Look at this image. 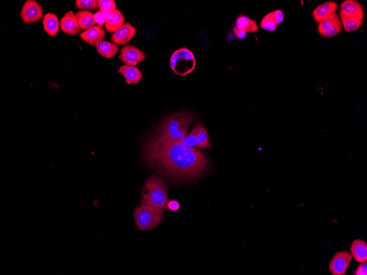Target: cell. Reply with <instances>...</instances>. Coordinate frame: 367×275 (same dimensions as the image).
Wrapping results in <instances>:
<instances>
[{
  "mask_svg": "<svg viewBox=\"0 0 367 275\" xmlns=\"http://www.w3.org/2000/svg\"><path fill=\"white\" fill-rule=\"evenodd\" d=\"M351 253L353 258L359 263L367 261V245L361 239L355 240L350 247Z\"/></svg>",
  "mask_w": 367,
  "mask_h": 275,
  "instance_id": "obj_15",
  "label": "cell"
},
{
  "mask_svg": "<svg viewBox=\"0 0 367 275\" xmlns=\"http://www.w3.org/2000/svg\"><path fill=\"white\" fill-rule=\"evenodd\" d=\"M137 33V30L132 25L124 24L111 36V40L116 45H125L130 42Z\"/></svg>",
  "mask_w": 367,
  "mask_h": 275,
  "instance_id": "obj_10",
  "label": "cell"
},
{
  "mask_svg": "<svg viewBox=\"0 0 367 275\" xmlns=\"http://www.w3.org/2000/svg\"><path fill=\"white\" fill-rule=\"evenodd\" d=\"M194 116L188 112H180L173 114L165 119L156 130L154 136L151 138H157L173 133L185 126L193 123Z\"/></svg>",
  "mask_w": 367,
  "mask_h": 275,
  "instance_id": "obj_5",
  "label": "cell"
},
{
  "mask_svg": "<svg viewBox=\"0 0 367 275\" xmlns=\"http://www.w3.org/2000/svg\"><path fill=\"white\" fill-rule=\"evenodd\" d=\"M106 36L104 29L100 25L94 26L79 35L80 38L89 45L96 46Z\"/></svg>",
  "mask_w": 367,
  "mask_h": 275,
  "instance_id": "obj_13",
  "label": "cell"
},
{
  "mask_svg": "<svg viewBox=\"0 0 367 275\" xmlns=\"http://www.w3.org/2000/svg\"><path fill=\"white\" fill-rule=\"evenodd\" d=\"M340 13V12H339ZM340 21L346 32H353L358 30L363 25V20H360L345 16L340 13Z\"/></svg>",
  "mask_w": 367,
  "mask_h": 275,
  "instance_id": "obj_22",
  "label": "cell"
},
{
  "mask_svg": "<svg viewBox=\"0 0 367 275\" xmlns=\"http://www.w3.org/2000/svg\"><path fill=\"white\" fill-rule=\"evenodd\" d=\"M273 16L274 20L278 25L283 23L284 19V15L281 10H276L273 12Z\"/></svg>",
  "mask_w": 367,
  "mask_h": 275,
  "instance_id": "obj_31",
  "label": "cell"
},
{
  "mask_svg": "<svg viewBox=\"0 0 367 275\" xmlns=\"http://www.w3.org/2000/svg\"><path fill=\"white\" fill-rule=\"evenodd\" d=\"M191 124H185V126L175 132L155 138H151V141L161 142H174L179 141L187 137L188 135V129Z\"/></svg>",
  "mask_w": 367,
  "mask_h": 275,
  "instance_id": "obj_17",
  "label": "cell"
},
{
  "mask_svg": "<svg viewBox=\"0 0 367 275\" xmlns=\"http://www.w3.org/2000/svg\"><path fill=\"white\" fill-rule=\"evenodd\" d=\"M99 4L100 11L108 17L116 10V3L113 0H99Z\"/></svg>",
  "mask_w": 367,
  "mask_h": 275,
  "instance_id": "obj_27",
  "label": "cell"
},
{
  "mask_svg": "<svg viewBox=\"0 0 367 275\" xmlns=\"http://www.w3.org/2000/svg\"><path fill=\"white\" fill-rule=\"evenodd\" d=\"M125 18L123 14L116 9V11L108 17L105 24L107 32L114 33L125 24Z\"/></svg>",
  "mask_w": 367,
  "mask_h": 275,
  "instance_id": "obj_16",
  "label": "cell"
},
{
  "mask_svg": "<svg viewBox=\"0 0 367 275\" xmlns=\"http://www.w3.org/2000/svg\"><path fill=\"white\" fill-rule=\"evenodd\" d=\"M118 72L125 77L128 84H137L142 80L143 77L142 71L135 66H122L118 70Z\"/></svg>",
  "mask_w": 367,
  "mask_h": 275,
  "instance_id": "obj_14",
  "label": "cell"
},
{
  "mask_svg": "<svg viewBox=\"0 0 367 275\" xmlns=\"http://www.w3.org/2000/svg\"><path fill=\"white\" fill-rule=\"evenodd\" d=\"M163 211L142 204L136 207L134 219L139 230L147 231L154 229L162 222Z\"/></svg>",
  "mask_w": 367,
  "mask_h": 275,
  "instance_id": "obj_3",
  "label": "cell"
},
{
  "mask_svg": "<svg viewBox=\"0 0 367 275\" xmlns=\"http://www.w3.org/2000/svg\"><path fill=\"white\" fill-rule=\"evenodd\" d=\"M147 163L168 177L179 180L197 178L208 167V160L200 150L177 142L149 141L144 150Z\"/></svg>",
  "mask_w": 367,
  "mask_h": 275,
  "instance_id": "obj_1",
  "label": "cell"
},
{
  "mask_svg": "<svg viewBox=\"0 0 367 275\" xmlns=\"http://www.w3.org/2000/svg\"><path fill=\"white\" fill-rule=\"evenodd\" d=\"M44 30L52 37L58 35L60 28L58 17L54 13H49L45 15L43 19Z\"/></svg>",
  "mask_w": 367,
  "mask_h": 275,
  "instance_id": "obj_18",
  "label": "cell"
},
{
  "mask_svg": "<svg viewBox=\"0 0 367 275\" xmlns=\"http://www.w3.org/2000/svg\"><path fill=\"white\" fill-rule=\"evenodd\" d=\"M278 25L274 20L273 12L268 13L262 18L260 23V27L262 29L274 32L277 29Z\"/></svg>",
  "mask_w": 367,
  "mask_h": 275,
  "instance_id": "obj_26",
  "label": "cell"
},
{
  "mask_svg": "<svg viewBox=\"0 0 367 275\" xmlns=\"http://www.w3.org/2000/svg\"><path fill=\"white\" fill-rule=\"evenodd\" d=\"M355 275H367V262L360 265L357 271L354 273Z\"/></svg>",
  "mask_w": 367,
  "mask_h": 275,
  "instance_id": "obj_32",
  "label": "cell"
},
{
  "mask_svg": "<svg viewBox=\"0 0 367 275\" xmlns=\"http://www.w3.org/2000/svg\"><path fill=\"white\" fill-rule=\"evenodd\" d=\"M198 125L196 126L192 131L184 138L174 142H177L189 148H194L199 147V139L198 138Z\"/></svg>",
  "mask_w": 367,
  "mask_h": 275,
  "instance_id": "obj_23",
  "label": "cell"
},
{
  "mask_svg": "<svg viewBox=\"0 0 367 275\" xmlns=\"http://www.w3.org/2000/svg\"><path fill=\"white\" fill-rule=\"evenodd\" d=\"M168 202L166 184L158 176L152 175L143 186L142 204L164 211L167 209Z\"/></svg>",
  "mask_w": 367,
  "mask_h": 275,
  "instance_id": "obj_2",
  "label": "cell"
},
{
  "mask_svg": "<svg viewBox=\"0 0 367 275\" xmlns=\"http://www.w3.org/2000/svg\"><path fill=\"white\" fill-rule=\"evenodd\" d=\"M340 21V18L337 13H334L332 16L324 19L319 23L318 30L320 34L322 35L333 25Z\"/></svg>",
  "mask_w": 367,
  "mask_h": 275,
  "instance_id": "obj_24",
  "label": "cell"
},
{
  "mask_svg": "<svg viewBox=\"0 0 367 275\" xmlns=\"http://www.w3.org/2000/svg\"><path fill=\"white\" fill-rule=\"evenodd\" d=\"M340 13L345 16L363 20L365 17L364 9L361 3L355 0H346L341 4Z\"/></svg>",
  "mask_w": 367,
  "mask_h": 275,
  "instance_id": "obj_9",
  "label": "cell"
},
{
  "mask_svg": "<svg viewBox=\"0 0 367 275\" xmlns=\"http://www.w3.org/2000/svg\"><path fill=\"white\" fill-rule=\"evenodd\" d=\"M233 33L237 38L241 40L245 39L247 35L245 31L236 27V26L233 28Z\"/></svg>",
  "mask_w": 367,
  "mask_h": 275,
  "instance_id": "obj_33",
  "label": "cell"
},
{
  "mask_svg": "<svg viewBox=\"0 0 367 275\" xmlns=\"http://www.w3.org/2000/svg\"><path fill=\"white\" fill-rule=\"evenodd\" d=\"M43 9L34 0L26 1L20 11V15L24 23L31 24L39 21L43 17Z\"/></svg>",
  "mask_w": 367,
  "mask_h": 275,
  "instance_id": "obj_7",
  "label": "cell"
},
{
  "mask_svg": "<svg viewBox=\"0 0 367 275\" xmlns=\"http://www.w3.org/2000/svg\"><path fill=\"white\" fill-rule=\"evenodd\" d=\"M196 59L192 52L187 48H180L174 52L170 60V67L175 74L187 75L193 72L196 67Z\"/></svg>",
  "mask_w": 367,
  "mask_h": 275,
  "instance_id": "obj_4",
  "label": "cell"
},
{
  "mask_svg": "<svg viewBox=\"0 0 367 275\" xmlns=\"http://www.w3.org/2000/svg\"><path fill=\"white\" fill-rule=\"evenodd\" d=\"M76 17L80 30H87L94 27L96 24L94 14L88 11H80L76 12Z\"/></svg>",
  "mask_w": 367,
  "mask_h": 275,
  "instance_id": "obj_20",
  "label": "cell"
},
{
  "mask_svg": "<svg viewBox=\"0 0 367 275\" xmlns=\"http://www.w3.org/2000/svg\"><path fill=\"white\" fill-rule=\"evenodd\" d=\"M338 4L334 1H328L320 4L313 10V17L315 21L319 23L325 19L332 16L336 13Z\"/></svg>",
  "mask_w": 367,
  "mask_h": 275,
  "instance_id": "obj_12",
  "label": "cell"
},
{
  "mask_svg": "<svg viewBox=\"0 0 367 275\" xmlns=\"http://www.w3.org/2000/svg\"><path fill=\"white\" fill-rule=\"evenodd\" d=\"M60 27L62 32L72 35L79 33L81 30L76 15L72 11L67 12L61 19Z\"/></svg>",
  "mask_w": 367,
  "mask_h": 275,
  "instance_id": "obj_11",
  "label": "cell"
},
{
  "mask_svg": "<svg viewBox=\"0 0 367 275\" xmlns=\"http://www.w3.org/2000/svg\"><path fill=\"white\" fill-rule=\"evenodd\" d=\"M180 207L179 202L175 200H172L168 202L167 205V209L172 211H177Z\"/></svg>",
  "mask_w": 367,
  "mask_h": 275,
  "instance_id": "obj_34",
  "label": "cell"
},
{
  "mask_svg": "<svg viewBox=\"0 0 367 275\" xmlns=\"http://www.w3.org/2000/svg\"><path fill=\"white\" fill-rule=\"evenodd\" d=\"M353 257L350 252L340 251L335 254L329 265V270L333 275H344L352 262Z\"/></svg>",
  "mask_w": 367,
  "mask_h": 275,
  "instance_id": "obj_6",
  "label": "cell"
},
{
  "mask_svg": "<svg viewBox=\"0 0 367 275\" xmlns=\"http://www.w3.org/2000/svg\"><path fill=\"white\" fill-rule=\"evenodd\" d=\"M75 6L79 9L95 10L99 8V1L97 0H76Z\"/></svg>",
  "mask_w": 367,
  "mask_h": 275,
  "instance_id": "obj_28",
  "label": "cell"
},
{
  "mask_svg": "<svg viewBox=\"0 0 367 275\" xmlns=\"http://www.w3.org/2000/svg\"><path fill=\"white\" fill-rule=\"evenodd\" d=\"M198 138L199 139L198 148H211L209 134L205 127L201 124L198 125Z\"/></svg>",
  "mask_w": 367,
  "mask_h": 275,
  "instance_id": "obj_25",
  "label": "cell"
},
{
  "mask_svg": "<svg viewBox=\"0 0 367 275\" xmlns=\"http://www.w3.org/2000/svg\"><path fill=\"white\" fill-rule=\"evenodd\" d=\"M342 29V24L341 21L338 22L325 32L322 35L326 38H332L339 34Z\"/></svg>",
  "mask_w": 367,
  "mask_h": 275,
  "instance_id": "obj_29",
  "label": "cell"
},
{
  "mask_svg": "<svg viewBox=\"0 0 367 275\" xmlns=\"http://www.w3.org/2000/svg\"><path fill=\"white\" fill-rule=\"evenodd\" d=\"M108 18L106 15L102 13L101 11H98L94 14V18L96 24L102 27L103 24H105L106 20Z\"/></svg>",
  "mask_w": 367,
  "mask_h": 275,
  "instance_id": "obj_30",
  "label": "cell"
},
{
  "mask_svg": "<svg viewBox=\"0 0 367 275\" xmlns=\"http://www.w3.org/2000/svg\"><path fill=\"white\" fill-rule=\"evenodd\" d=\"M143 52L133 45L124 46L119 59L126 65L136 66L146 59Z\"/></svg>",
  "mask_w": 367,
  "mask_h": 275,
  "instance_id": "obj_8",
  "label": "cell"
},
{
  "mask_svg": "<svg viewBox=\"0 0 367 275\" xmlns=\"http://www.w3.org/2000/svg\"><path fill=\"white\" fill-rule=\"evenodd\" d=\"M98 53L103 58L111 59L116 56L119 48L117 45L105 41H101L96 46Z\"/></svg>",
  "mask_w": 367,
  "mask_h": 275,
  "instance_id": "obj_21",
  "label": "cell"
},
{
  "mask_svg": "<svg viewBox=\"0 0 367 275\" xmlns=\"http://www.w3.org/2000/svg\"><path fill=\"white\" fill-rule=\"evenodd\" d=\"M236 27L245 31V32L255 33L258 32L259 28L255 20L245 16L239 15L236 19Z\"/></svg>",
  "mask_w": 367,
  "mask_h": 275,
  "instance_id": "obj_19",
  "label": "cell"
}]
</instances>
